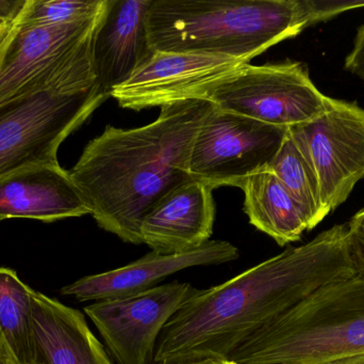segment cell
<instances>
[{
	"mask_svg": "<svg viewBox=\"0 0 364 364\" xmlns=\"http://www.w3.org/2000/svg\"><path fill=\"white\" fill-rule=\"evenodd\" d=\"M289 130L309 155L325 209L333 213L364 179V109L331 98L323 115Z\"/></svg>",
	"mask_w": 364,
	"mask_h": 364,
	"instance_id": "cell-9",
	"label": "cell"
},
{
	"mask_svg": "<svg viewBox=\"0 0 364 364\" xmlns=\"http://www.w3.org/2000/svg\"><path fill=\"white\" fill-rule=\"evenodd\" d=\"M0 364H17V363L8 353H1L0 354Z\"/></svg>",
	"mask_w": 364,
	"mask_h": 364,
	"instance_id": "cell-26",
	"label": "cell"
},
{
	"mask_svg": "<svg viewBox=\"0 0 364 364\" xmlns=\"http://www.w3.org/2000/svg\"><path fill=\"white\" fill-rule=\"evenodd\" d=\"M212 107L203 100L168 105L153 123L130 130L108 125L87 143L70 175L100 228L142 245L145 216L192 180L193 140Z\"/></svg>",
	"mask_w": 364,
	"mask_h": 364,
	"instance_id": "cell-2",
	"label": "cell"
},
{
	"mask_svg": "<svg viewBox=\"0 0 364 364\" xmlns=\"http://www.w3.org/2000/svg\"><path fill=\"white\" fill-rule=\"evenodd\" d=\"M11 27L12 25H9V24L0 23V45L4 42L6 36H8L9 31H10Z\"/></svg>",
	"mask_w": 364,
	"mask_h": 364,
	"instance_id": "cell-25",
	"label": "cell"
},
{
	"mask_svg": "<svg viewBox=\"0 0 364 364\" xmlns=\"http://www.w3.org/2000/svg\"><path fill=\"white\" fill-rule=\"evenodd\" d=\"M109 0H26L14 25L38 27L91 19L104 12Z\"/></svg>",
	"mask_w": 364,
	"mask_h": 364,
	"instance_id": "cell-20",
	"label": "cell"
},
{
	"mask_svg": "<svg viewBox=\"0 0 364 364\" xmlns=\"http://www.w3.org/2000/svg\"><path fill=\"white\" fill-rule=\"evenodd\" d=\"M344 68L364 81V25L357 30L354 47L346 58Z\"/></svg>",
	"mask_w": 364,
	"mask_h": 364,
	"instance_id": "cell-22",
	"label": "cell"
},
{
	"mask_svg": "<svg viewBox=\"0 0 364 364\" xmlns=\"http://www.w3.org/2000/svg\"><path fill=\"white\" fill-rule=\"evenodd\" d=\"M33 325L36 364H113L80 311L36 291Z\"/></svg>",
	"mask_w": 364,
	"mask_h": 364,
	"instance_id": "cell-16",
	"label": "cell"
},
{
	"mask_svg": "<svg viewBox=\"0 0 364 364\" xmlns=\"http://www.w3.org/2000/svg\"><path fill=\"white\" fill-rule=\"evenodd\" d=\"M245 63L225 56L156 51L110 96L136 111L199 100L205 88Z\"/></svg>",
	"mask_w": 364,
	"mask_h": 364,
	"instance_id": "cell-11",
	"label": "cell"
},
{
	"mask_svg": "<svg viewBox=\"0 0 364 364\" xmlns=\"http://www.w3.org/2000/svg\"><path fill=\"white\" fill-rule=\"evenodd\" d=\"M1 353H8V350H6V348H4V342H2L1 338H0V354H1Z\"/></svg>",
	"mask_w": 364,
	"mask_h": 364,
	"instance_id": "cell-27",
	"label": "cell"
},
{
	"mask_svg": "<svg viewBox=\"0 0 364 364\" xmlns=\"http://www.w3.org/2000/svg\"><path fill=\"white\" fill-rule=\"evenodd\" d=\"M212 192L190 180L168 192L143 219L142 244L160 254H181L209 241L215 219Z\"/></svg>",
	"mask_w": 364,
	"mask_h": 364,
	"instance_id": "cell-13",
	"label": "cell"
},
{
	"mask_svg": "<svg viewBox=\"0 0 364 364\" xmlns=\"http://www.w3.org/2000/svg\"><path fill=\"white\" fill-rule=\"evenodd\" d=\"M241 189L250 224L278 245L294 243L311 230L299 204L269 167L250 175Z\"/></svg>",
	"mask_w": 364,
	"mask_h": 364,
	"instance_id": "cell-17",
	"label": "cell"
},
{
	"mask_svg": "<svg viewBox=\"0 0 364 364\" xmlns=\"http://www.w3.org/2000/svg\"><path fill=\"white\" fill-rule=\"evenodd\" d=\"M329 364H364V355L363 356L352 357V358L344 359L337 363Z\"/></svg>",
	"mask_w": 364,
	"mask_h": 364,
	"instance_id": "cell-24",
	"label": "cell"
},
{
	"mask_svg": "<svg viewBox=\"0 0 364 364\" xmlns=\"http://www.w3.org/2000/svg\"><path fill=\"white\" fill-rule=\"evenodd\" d=\"M107 8L97 16L61 25L13 24L0 45V105L29 94L95 85L94 38Z\"/></svg>",
	"mask_w": 364,
	"mask_h": 364,
	"instance_id": "cell-5",
	"label": "cell"
},
{
	"mask_svg": "<svg viewBox=\"0 0 364 364\" xmlns=\"http://www.w3.org/2000/svg\"><path fill=\"white\" fill-rule=\"evenodd\" d=\"M309 26L308 0H153L146 16L153 53L246 62Z\"/></svg>",
	"mask_w": 364,
	"mask_h": 364,
	"instance_id": "cell-3",
	"label": "cell"
},
{
	"mask_svg": "<svg viewBox=\"0 0 364 364\" xmlns=\"http://www.w3.org/2000/svg\"><path fill=\"white\" fill-rule=\"evenodd\" d=\"M364 355V276L328 284L257 331L237 364H329Z\"/></svg>",
	"mask_w": 364,
	"mask_h": 364,
	"instance_id": "cell-4",
	"label": "cell"
},
{
	"mask_svg": "<svg viewBox=\"0 0 364 364\" xmlns=\"http://www.w3.org/2000/svg\"><path fill=\"white\" fill-rule=\"evenodd\" d=\"M153 0H109L94 38V66L97 83L110 98L153 55L146 16Z\"/></svg>",
	"mask_w": 364,
	"mask_h": 364,
	"instance_id": "cell-14",
	"label": "cell"
},
{
	"mask_svg": "<svg viewBox=\"0 0 364 364\" xmlns=\"http://www.w3.org/2000/svg\"><path fill=\"white\" fill-rule=\"evenodd\" d=\"M269 168L299 204L311 230L329 215L323 203L314 164L290 130L287 132L286 138Z\"/></svg>",
	"mask_w": 364,
	"mask_h": 364,
	"instance_id": "cell-19",
	"label": "cell"
},
{
	"mask_svg": "<svg viewBox=\"0 0 364 364\" xmlns=\"http://www.w3.org/2000/svg\"><path fill=\"white\" fill-rule=\"evenodd\" d=\"M287 132L213 106L193 140L188 175L211 189L242 188L250 175L269 166Z\"/></svg>",
	"mask_w": 364,
	"mask_h": 364,
	"instance_id": "cell-8",
	"label": "cell"
},
{
	"mask_svg": "<svg viewBox=\"0 0 364 364\" xmlns=\"http://www.w3.org/2000/svg\"><path fill=\"white\" fill-rule=\"evenodd\" d=\"M198 288L174 281L127 298L96 301L85 312L117 364H154L158 339Z\"/></svg>",
	"mask_w": 364,
	"mask_h": 364,
	"instance_id": "cell-10",
	"label": "cell"
},
{
	"mask_svg": "<svg viewBox=\"0 0 364 364\" xmlns=\"http://www.w3.org/2000/svg\"><path fill=\"white\" fill-rule=\"evenodd\" d=\"M108 98L98 83L74 92L46 91L0 105V177L59 164L58 150Z\"/></svg>",
	"mask_w": 364,
	"mask_h": 364,
	"instance_id": "cell-6",
	"label": "cell"
},
{
	"mask_svg": "<svg viewBox=\"0 0 364 364\" xmlns=\"http://www.w3.org/2000/svg\"><path fill=\"white\" fill-rule=\"evenodd\" d=\"M348 237L359 275L364 276V209L348 224Z\"/></svg>",
	"mask_w": 364,
	"mask_h": 364,
	"instance_id": "cell-21",
	"label": "cell"
},
{
	"mask_svg": "<svg viewBox=\"0 0 364 364\" xmlns=\"http://www.w3.org/2000/svg\"><path fill=\"white\" fill-rule=\"evenodd\" d=\"M240 251L225 241H209L201 247L181 254L151 251L139 260L106 273L87 276L64 286L62 295L79 301H105L127 298L158 286L170 276L197 266H210L237 260Z\"/></svg>",
	"mask_w": 364,
	"mask_h": 364,
	"instance_id": "cell-12",
	"label": "cell"
},
{
	"mask_svg": "<svg viewBox=\"0 0 364 364\" xmlns=\"http://www.w3.org/2000/svg\"><path fill=\"white\" fill-rule=\"evenodd\" d=\"M357 275L348 224H337L224 284L197 291L164 326L154 364L228 359L316 291Z\"/></svg>",
	"mask_w": 364,
	"mask_h": 364,
	"instance_id": "cell-1",
	"label": "cell"
},
{
	"mask_svg": "<svg viewBox=\"0 0 364 364\" xmlns=\"http://www.w3.org/2000/svg\"><path fill=\"white\" fill-rule=\"evenodd\" d=\"M91 215L70 171L38 165L0 177V222L28 218L53 222Z\"/></svg>",
	"mask_w": 364,
	"mask_h": 364,
	"instance_id": "cell-15",
	"label": "cell"
},
{
	"mask_svg": "<svg viewBox=\"0 0 364 364\" xmlns=\"http://www.w3.org/2000/svg\"><path fill=\"white\" fill-rule=\"evenodd\" d=\"M172 364H237L229 359L207 358L203 360L191 361V363H172Z\"/></svg>",
	"mask_w": 364,
	"mask_h": 364,
	"instance_id": "cell-23",
	"label": "cell"
},
{
	"mask_svg": "<svg viewBox=\"0 0 364 364\" xmlns=\"http://www.w3.org/2000/svg\"><path fill=\"white\" fill-rule=\"evenodd\" d=\"M331 98L316 87L307 66L286 61L243 64L205 88L199 100L220 110L289 130L320 117Z\"/></svg>",
	"mask_w": 364,
	"mask_h": 364,
	"instance_id": "cell-7",
	"label": "cell"
},
{
	"mask_svg": "<svg viewBox=\"0 0 364 364\" xmlns=\"http://www.w3.org/2000/svg\"><path fill=\"white\" fill-rule=\"evenodd\" d=\"M33 292L10 269L0 267V338L17 364H36Z\"/></svg>",
	"mask_w": 364,
	"mask_h": 364,
	"instance_id": "cell-18",
	"label": "cell"
}]
</instances>
